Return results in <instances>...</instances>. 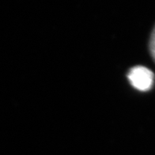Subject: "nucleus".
<instances>
[{"label": "nucleus", "mask_w": 155, "mask_h": 155, "mask_svg": "<svg viewBox=\"0 0 155 155\" xmlns=\"http://www.w3.org/2000/svg\"><path fill=\"white\" fill-rule=\"evenodd\" d=\"M150 51L155 61V27L151 33L150 40Z\"/></svg>", "instance_id": "nucleus-2"}, {"label": "nucleus", "mask_w": 155, "mask_h": 155, "mask_svg": "<svg viewBox=\"0 0 155 155\" xmlns=\"http://www.w3.org/2000/svg\"><path fill=\"white\" fill-rule=\"evenodd\" d=\"M127 78L131 86L136 90L147 91L153 86L154 74L148 68L143 66H137L129 71Z\"/></svg>", "instance_id": "nucleus-1"}]
</instances>
